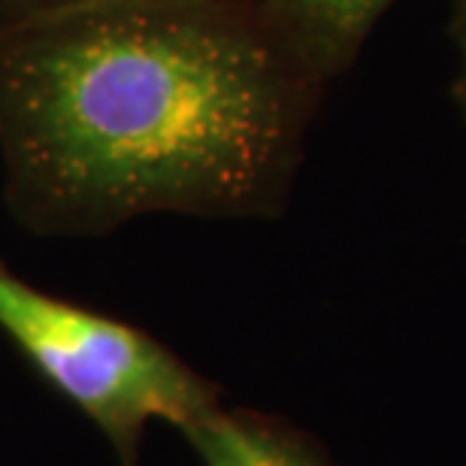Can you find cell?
I'll return each instance as SVG.
<instances>
[{"mask_svg": "<svg viewBox=\"0 0 466 466\" xmlns=\"http://www.w3.org/2000/svg\"><path fill=\"white\" fill-rule=\"evenodd\" d=\"M91 4H104V0H0V25L31 18V15L61 13V9L91 6Z\"/></svg>", "mask_w": 466, "mask_h": 466, "instance_id": "obj_5", "label": "cell"}, {"mask_svg": "<svg viewBox=\"0 0 466 466\" xmlns=\"http://www.w3.org/2000/svg\"><path fill=\"white\" fill-rule=\"evenodd\" d=\"M394 4L397 0H255L267 22L324 86L351 70Z\"/></svg>", "mask_w": 466, "mask_h": 466, "instance_id": "obj_3", "label": "cell"}, {"mask_svg": "<svg viewBox=\"0 0 466 466\" xmlns=\"http://www.w3.org/2000/svg\"><path fill=\"white\" fill-rule=\"evenodd\" d=\"M328 88L255 0H104L0 25L4 200L40 237L282 209Z\"/></svg>", "mask_w": 466, "mask_h": 466, "instance_id": "obj_1", "label": "cell"}, {"mask_svg": "<svg viewBox=\"0 0 466 466\" xmlns=\"http://www.w3.org/2000/svg\"><path fill=\"white\" fill-rule=\"evenodd\" d=\"M182 433L203 466H324L303 440L255 415L212 409Z\"/></svg>", "mask_w": 466, "mask_h": 466, "instance_id": "obj_4", "label": "cell"}, {"mask_svg": "<svg viewBox=\"0 0 466 466\" xmlns=\"http://www.w3.org/2000/svg\"><path fill=\"white\" fill-rule=\"evenodd\" d=\"M451 40L458 52V76H454V97L466 118V0H451Z\"/></svg>", "mask_w": 466, "mask_h": 466, "instance_id": "obj_6", "label": "cell"}, {"mask_svg": "<svg viewBox=\"0 0 466 466\" xmlns=\"http://www.w3.org/2000/svg\"><path fill=\"white\" fill-rule=\"evenodd\" d=\"M0 333L100 427L121 466H137L139 440L152 421L185 431L218 409L212 381L152 333L46 294L4 260Z\"/></svg>", "mask_w": 466, "mask_h": 466, "instance_id": "obj_2", "label": "cell"}]
</instances>
